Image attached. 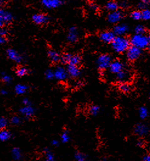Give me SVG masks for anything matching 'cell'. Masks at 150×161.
Here are the masks:
<instances>
[{"label": "cell", "mask_w": 150, "mask_h": 161, "mask_svg": "<svg viewBox=\"0 0 150 161\" xmlns=\"http://www.w3.org/2000/svg\"><path fill=\"white\" fill-rule=\"evenodd\" d=\"M114 51L117 53H123L130 47V41L123 36H115L111 43Z\"/></svg>", "instance_id": "1"}, {"label": "cell", "mask_w": 150, "mask_h": 161, "mask_svg": "<svg viewBox=\"0 0 150 161\" xmlns=\"http://www.w3.org/2000/svg\"><path fill=\"white\" fill-rule=\"evenodd\" d=\"M130 43L132 46L139 49H145L150 47V36H146L145 34H135L131 37Z\"/></svg>", "instance_id": "2"}, {"label": "cell", "mask_w": 150, "mask_h": 161, "mask_svg": "<svg viewBox=\"0 0 150 161\" xmlns=\"http://www.w3.org/2000/svg\"><path fill=\"white\" fill-rule=\"evenodd\" d=\"M14 19L13 14L5 8H0V28L11 23Z\"/></svg>", "instance_id": "3"}, {"label": "cell", "mask_w": 150, "mask_h": 161, "mask_svg": "<svg viewBox=\"0 0 150 161\" xmlns=\"http://www.w3.org/2000/svg\"><path fill=\"white\" fill-rule=\"evenodd\" d=\"M60 61L63 64L79 65L81 62V58L78 54L66 53L61 56Z\"/></svg>", "instance_id": "4"}, {"label": "cell", "mask_w": 150, "mask_h": 161, "mask_svg": "<svg viewBox=\"0 0 150 161\" xmlns=\"http://www.w3.org/2000/svg\"><path fill=\"white\" fill-rule=\"evenodd\" d=\"M112 59L108 54H101L97 59V66L101 71L105 70L108 69Z\"/></svg>", "instance_id": "5"}, {"label": "cell", "mask_w": 150, "mask_h": 161, "mask_svg": "<svg viewBox=\"0 0 150 161\" xmlns=\"http://www.w3.org/2000/svg\"><path fill=\"white\" fill-rule=\"evenodd\" d=\"M127 51V58L130 62H134L137 60L141 56L142 51L139 49L134 46H130L128 47Z\"/></svg>", "instance_id": "6"}, {"label": "cell", "mask_w": 150, "mask_h": 161, "mask_svg": "<svg viewBox=\"0 0 150 161\" xmlns=\"http://www.w3.org/2000/svg\"><path fill=\"white\" fill-rule=\"evenodd\" d=\"M64 0H41V5L46 9H54L60 7Z\"/></svg>", "instance_id": "7"}, {"label": "cell", "mask_w": 150, "mask_h": 161, "mask_svg": "<svg viewBox=\"0 0 150 161\" xmlns=\"http://www.w3.org/2000/svg\"><path fill=\"white\" fill-rule=\"evenodd\" d=\"M123 13L122 11L117 9L113 12H111L108 15L107 19L109 23L112 24H116L120 22V21L123 19Z\"/></svg>", "instance_id": "8"}, {"label": "cell", "mask_w": 150, "mask_h": 161, "mask_svg": "<svg viewBox=\"0 0 150 161\" xmlns=\"http://www.w3.org/2000/svg\"><path fill=\"white\" fill-rule=\"evenodd\" d=\"M134 132L137 136L145 137L149 132V128L146 124L140 123L135 126Z\"/></svg>", "instance_id": "9"}, {"label": "cell", "mask_w": 150, "mask_h": 161, "mask_svg": "<svg viewBox=\"0 0 150 161\" xmlns=\"http://www.w3.org/2000/svg\"><path fill=\"white\" fill-rule=\"evenodd\" d=\"M32 20L35 25H42L48 23L49 21V18L46 14L39 13L32 15Z\"/></svg>", "instance_id": "10"}, {"label": "cell", "mask_w": 150, "mask_h": 161, "mask_svg": "<svg viewBox=\"0 0 150 161\" xmlns=\"http://www.w3.org/2000/svg\"><path fill=\"white\" fill-rule=\"evenodd\" d=\"M54 78L60 81H64L66 80L68 77V74L67 73V71L65 68L62 67H57L54 71Z\"/></svg>", "instance_id": "11"}, {"label": "cell", "mask_w": 150, "mask_h": 161, "mask_svg": "<svg viewBox=\"0 0 150 161\" xmlns=\"http://www.w3.org/2000/svg\"><path fill=\"white\" fill-rule=\"evenodd\" d=\"M20 114L26 119H29L32 118L35 114V109L31 105L24 106L20 109Z\"/></svg>", "instance_id": "12"}, {"label": "cell", "mask_w": 150, "mask_h": 161, "mask_svg": "<svg viewBox=\"0 0 150 161\" xmlns=\"http://www.w3.org/2000/svg\"><path fill=\"white\" fill-rule=\"evenodd\" d=\"M79 38V31L75 26H72L68 30L67 40L71 43H75Z\"/></svg>", "instance_id": "13"}, {"label": "cell", "mask_w": 150, "mask_h": 161, "mask_svg": "<svg viewBox=\"0 0 150 161\" xmlns=\"http://www.w3.org/2000/svg\"><path fill=\"white\" fill-rule=\"evenodd\" d=\"M6 54L9 59L17 64L21 62L23 60V58L20 54L17 51L12 48H9L6 51Z\"/></svg>", "instance_id": "14"}, {"label": "cell", "mask_w": 150, "mask_h": 161, "mask_svg": "<svg viewBox=\"0 0 150 161\" xmlns=\"http://www.w3.org/2000/svg\"><path fill=\"white\" fill-rule=\"evenodd\" d=\"M129 31V28L126 24H119L114 26L113 29V32L115 36H123L126 34Z\"/></svg>", "instance_id": "15"}, {"label": "cell", "mask_w": 150, "mask_h": 161, "mask_svg": "<svg viewBox=\"0 0 150 161\" xmlns=\"http://www.w3.org/2000/svg\"><path fill=\"white\" fill-rule=\"evenodd\" d=\"M115 36H116L112 31H103L101 32L99 37H100V40L102 41L103 42L106 43H110L114 39Z\"/></svg>", "instance_id": "16"}, {"label": "cell", "mask_w": 150, "mask_h": 161, "mask_svg": "<svg viewBox=\"0 0 150 161\" xmlns=\"http://www.w3.org/2000/svg\"><path fill=\"white\" fill-rule=\"evenodd\" d=\"M108 69L112 73L117 74L120 71L124 69V66L122 62L119 60H114L111 62Z\"/></svg>", "instance_id": "17"}, {"label": "cell", "mask_w": 150, "mask_h": 161, "mask_svg": "<svg viewBox=\"0 0 150 161\" xmlns=\"http://www.w3.org/2000/svg\"><path fill=\"white\" fill-rule=\"evenodd\" d=\"M66 71L68 76H70L72 78H77L79 77L80 75V69L77 65H68Z\"/></svg>", "instance_id": "18"}, {"label": "cell", "mask_w": 150, "mask_h": 161, "mask_svg": "<svg viewBox=\"0 0 150 161\" xmlns=\"http://www.w3.org/2000/svg\"><path fill=\"white\" fill-rule=\"evenodd\" d=\"M130 78V74L128 71L123 69L116 74V79L120 82H125Z\"/></svg>", "instance_id": "19"}, {"label": "cell", "mask_w": 150, "mask_h": 161, "mask_svg": "<svg viewBox=\"0 0 150 161\" xmlns=\"http://www.w3.org/2000/svg\"><path fill=\"white\" fill-rule=\"evenodd\" d=\"M48 57L52 63H57L60 61L61 56L60 54L55 50H49L48 53Z\"/></svg>", "instance_id": "20"}, {"label": "cell", "mask_w": 150, "mask_h": 161, "mask_svg": "<svg viewBox=\"0 0 150 161\" xmlns=\"http://www.w3.org/2000/svg\"><path fill=\"white\" fill-rule=\"evenodd\" d=\"M29 89L28 86L24 85V84H18L15 86L14 91L17 95H21L26 93Z\"/></svg>", "instance_id": "21"}, {"label": "cell", "mask_w": 150, "mask_h": 161, "mask_svg": "<svg viewBox=\"0 0 150 161\" xmlns=\"http://www.w3.org/2000/svg\"><path fill=\"white\" fill-rule=\"evenodd\" d=\"M12 137V134L10 131L5 129L0 130V141L6 142L10 140Z\"/></svg>", "instance_id": "22"}, {"label": "cell", "mask_w": 150, "mask_h": 161, "mask_svg": "<svg viewBox=\"0 0 150 161\" xmlns=\"http://www.w3.org/2000/svg\"><path fill=\"white\" fill-rule=\"evenodd\" d=\"M119 89L123 93H128L131 91L132 87L127 82H122L119 85Z\"/></svg>", "instance_id": "23"}, {"label": "cell", "mask_w": 150, "mask_h": 161, "mask_svg": "<svg viewBox=\"0 0 150 161\" xmlns=\"http://www.w3.org/2000/svg\"><path fill=\"white\" fill-rule=\"evenodd\" d=\"M106 9L109 12H113L117 10L119 8V4L116 1H111L108 2L105 5Z\"/></svg>", "instance_id": "24"}, {"label": "cell", "mask_w": 150, "mask_h": 161, "mask_svg": "<svg viewBox=\"0 0 150 161\" xmlns=\"http://www.w3.org/2000/svg\"><path fill=\"white\" fill-rule=\"evenodd\" d=\"M12 158L15 161H20L22 157L21 153L18 148H14L12 150Z\"/></svg>", "instance_id": "25"}, {"label": "cell", "mask_w": 150, "mask_h": 161, "mask_svg": "<svg viewBox=\"0 0 150 161\" xmlns=\"http://www.w3.org/2000/svg\"><path fill=\"white\" fill-rule=\"evenodd\" d=\"M139 114L140 119L144 120L148 117V109L145 106L140 107L139 109Z\"/></svg>", "instance_id": "26"}, {"label": "cell", "mask_w": 150, "mask_h": 161, "mask_svg": "<svg viewBox=\"0 0 150 161\" xmlns=\"http://www.w3.org/2000/svg\"><path fill=\"white\" fill-rule=\"evenodd\" d=\"M29 73V70L26 68V67H19L18 69H17L16 70V74L19 77H23V76H24L27 75H28Z\"/></svg>", "instance_id": "27"}, {"label": "cell", "mask_w": 150, "mask_h": 161, "mask_svg": "<svg viewBox=\"0 0 150 161\" xmlns=\"http://www.w3.org/2000/svg\"><path fill=\"white\" fill-rule=\"evenodd\" d=\"M44 152L45 158H46V161H54V159H55L54 155L53 154V153H52L48 148H44Z\"/></svg>", "instance_id": "28"}, {"label": "cell", "mask_w": 150, "mask_h": 161, "mask_svg": "<svg viewBox=\"0 0 150 161\" xmlns=\"http://www.w3.org/2000/svg\"><path fill=\"white\" fill-rule=\"evenodd\" d=\"M100 107L97 105H92L89 109V112L91 115L96 116L100 112Z\"/></svg>", "instance_id": "29"}, {"label": "cell", "mask_w": 150, "mask_h": 161, "mask_svg": "<svg viewBox=\"0 0 150 161\" xmlns=\"http://www.w3.org/2000/svg\"><path fill=\"white\" fill-rule=\"evenodd\" d=\"M61 141L63 143H68L70 140V137L69 135V133L68 131H65L63 132L61 134L60 136Z\"/></svg>", "instance_id": "30"}, {"label": "cell", "mask_w": 150, "mask_h": 161, "mask_svg": "<svg viewBox=\"0 0 150 161\" xmlns=\"http://www.w3.org/2000/svg\"><path fill=\"white\" fill-rule=\"evenodd\" d=\"M1 80L5 84H10L12 80V78L6 73L3 72L1 73Z\"/></svg>", "instance_id": "31"}, {"label": "cell", "mask_w": 150, "mask_h": 161, "mask_svg": "<svg viewBox=\"0 0 150 161\" xmlns=\"http://www.w3.org/2000/svg\"><path fill=\"white\" fill-rule=\"evenodd\" d=\"M131 17L132 20H140L142 19V14L141 11L139 10H134L131 12Z\"/></svg>", "instance_id": "32"}, {"label": "cell", "mask_w": 150, "mask_h": 161, "mask_svg": "<svg viewBox=\"0 0 150 161\" xmlns=\"http://www.w3.org/2000/svg\"><path fill=\"white\" fill-rule=\"evenodd\" d=\"M135 32L136 34H145L146 32V28L142 25H138L135 28Z\"/></svg>", "instance_id": "33"}, {"label": "cell", "mask_w": 150, "mask_h": 161, "mask_svg": "<svg viewBox=\"0 0 150 161\" xmlns=\"http://www.w3.org/2000/svg\"><path fill=\"white\" fill-rule=\"evenodd\" d=\"M141 14H142V19L147 21L150 19V10L148 9H143L142 11H141Z\"/></svg>", "instance_id": "34"}, {"label": "cell", "mask_w": 150, "mask_h": 161, "mask_svg": "<svg viewBox=\"0 0 150 161\" xmlns=\"http://www.w3.org/2000/svg\"><path fill=\"white\" fill-rule=\"evenodd\" d=\"M150 0H141L139 4V8L142 10L147 9L148 6H150Z\"/></svg>", "instance_id": "35"}, {"label": "cell", "mask_w": 150, "mask_h": 161, "mask_svg": "<svg viewBox=\"0 0 150 161\" xmlns=\"http://www.w3.org/2000/svg\"><path fill=\"white\" fill-rule=\"evenodd\" d=\"M8 125V121L5 117H0V130L6 129Z\"/></svg>", "instance_id": "36"}, {"label": "cell", "mask_w": 150, "mask_h": 161, "mask_svg": "<svg viewBox=\"0 0 150 161\" xmlns=\"http://www.w3.org/2000/svg\"><path fill=\"white\" fill-rule=\"evenodd\" d=\"M74 158L76 161H84L86 160V156L80 152H76L74 155Z\"/></svg>", "instance_id": "37"}, {"label": "cell", "mask_w": 150, "mask_h": 161, "mask_svg": "<svg viewBox=\"0 0 150 161\" xmlns=\"http://www.w3.org/2000/svg\"><path fill=\"white\" fill-rule=\"evenodd\" d=\"M45 77L48 80H52L54 78V73L52 70H47L45 72Z\"/></svg>", "instance_id": "38"}, {"label": "cell", "mask_w": 150, "mask_h": 161, "mask_svg": "<svg viewBox=\"0 0 150 161\" xmlns=\"http://www.w3.org/2000/svg\"><path fill=\"white\" fill-rule=\"evenodd\" d=\"M10 123L13 125H18L21 123V119L18 116H13L10 119Z\"/></svg>", "instance_id": "39"}, {"label": "cell", "mask_w": 150, "mask_h": 161, "mask_svg": "<svg viewBox=\"0 0 150 161\" xmlns=\"http://www.w3.org/2000/svg\"><path fill=\"white\" fill-rule=\"evenodd\" d=\"M8 31L5 27L0 28V36L6 37V36H8Z\"/></svg>", "instance_id": "40"}, {"label": "cell", "mask_w": 150, "mask_h": 161, "mask_svg": "<svg viewBox=\"0 0 150 161\" xmlns=\"http://www.w3.org/2000/svg\"><path fill=\"white\" fill-rule=\"evenodd\" d=\"M22 103L24 106H27V105H30V102L29 100L27 98H24L23 101H22Z\"/></svg>", "instance_id": "41"}, {"label": "cell", "mask_w": 150, "mask_h": 161, "mask_svg": "<svg viewBox=\"0 0 150 161\" xmlns=\"http://www.w3.org/2000/svg\"><path fill=\"white\" fill-rule=\"evenodd\" d=\"M90 8L91 10H93V11H96L97 9V6L94 3H91L90 5Z\"/></svg>", "instance_id": "42"}, {"label": "cell", "mask_w": 150, "mask_h": 161, "mask_svg": "<svg viewBox=\"0 0 150 161\" xmlns=\"http://www.w3.org/2000/svg\"><path fill=\"white\" fill-rule=\"evenodd\" d=\"M6 42V37L0 36V45L4 44Z\"/></svg>", "instance_id": "43"}, {"label": "cell", "mask_w": 150, "mask_h": 161, "mask_svg": "<svg viewBox=\"0 0 150 161\" xmlns=\"http://www.w3.org/2000/svg\"><path fill=\"white\" fill-rule=\"evenodd\" d=\"M51 143H52V145L53 146H54V147H57V146H59V141H57V140H53V141H52Z\"/></svg>", "instance_id": "44"}, {"label": "cell", "mask_w": 150, "mask_h": 161, "mask_svg": "<svg viewBox=\"0 0 150 161\" xmlns=\"http://www.w3.org/2000/svg\"><path fill=\"white\" fill-rule=\"evenodd\" d=\"M143 160L145 161H150V155H146L143 158Z\"/></svg>", "instance_id": "45"}, {"label": "cell", "mask_w": 150, "mask_h": 161, "mask_svg": "<svg viewBox=\"0 0 150 161\" xmlns=\"http://www.w3.org/2000/svg\"><path fill=\"white\" fill-rule=\"evenodd\" d=\"M8 92L6 89H2L1 91V94L3 95H8Z\"/></svg>", "instance_id": "46"}, {"label": "cell", "mask_w": 150, "mask_h": 161, "mask_svg": "<svg viewBox=\"0 0 150 161\" xmlns=\"http://www.w3.org/2000/svg\"><path fill=\"white\" fill-rule=\"evenodd\" d=\"M5 2H6V0H0V8H2L4 7Z\"/></svg>", "instance_id": "47"}, {"label": "cell", "mask_w": 150, "mask_h": 161, "mask_svg": "<svg viewBox=\"0 0 150 161\" xmlns=\"http://www.w3.org/2000/svg\"><path fill=\"white\" fill-rule=\"evenodd\" d=\"M143 144H144L143 141H141V140L138 141V142H137V146H139V147H142V146L143 145Z\"/></svg>", "instance_id": "48"}, {"label": "cell", "mask_w": 150, "mask_h": 161, "mask_svg": "<svg viewBox=\"0 0 150 161\" xmlns=\"http://www.w3.org/2000/svg\"><path fill=\"white\" fill-rule=\"evenodd\" d=\"M120 6L122 7V8H125L127 6V4L124 1V2H122V3H121V4H120Z\"/></svg>", "instance_id": "49"}]
</instances>
